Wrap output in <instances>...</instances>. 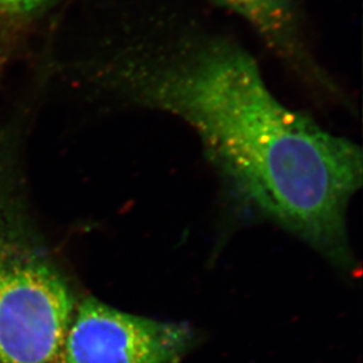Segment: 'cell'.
I'll use <instances>...</instances> for the list:
<instances>
[{"instance_id":"cell-1","label":"cell","mask_w":363,"mask_h":363,"mask_svg":"<svg viewBox=\"0 0 363 363\" xmlns=\"http://www.w3.org/2000/svg\"><path fill=\"white\" fill-rule=\"evenodd\" d=\"M100 80L126 103L191 127L243 206L340 267L353 264L347 211L362 186L360 147L284 105L235 39L193 19L147 16Z\"/></svg>"},{"instance_id":"cell-2","label":"cell","mask_w":363,"mask_h":363,"mask_svg":"<svg viewBox=\"0 0 363 363\" xmlns=\"http://www.w3.org/2000/svg\"><path fill=\"white\" fill-rule=\"evenodd\" d=\"M0 186V363H59L78 302Z\"/></svg>"},{"instance_id":"cell-3","label":"cell","mask_w":363,"mask_h":363,"mask_svg":"<svg viewBox=\"0 0 363 363\" xmlns=\"http://www.w3.org/2000/svg\"><path fill=\"white\" fill-rule=\"evenodd\" d=\"M194 340L185 323L132 315L89 296L78 302L59 363H180Z\"/></svg>"},{"instance_id":"cell-4","label":"cell","mask_w":363,"mask_h":363,"mask_svg":"<svg viewBox=\"0 0 363 363\" xmlns=\"http://www.w3.org/2000/svg\"><path fill=\"white\" fill-rule=\"evenodd\" d=\"M250 24L267 48L318 96L337 100L342 93L320 65L306 37L298 0H211Z\"/></svg>"},{"instance_id":"cell-5","label":"cell","mask_w":363,"mask_h":363,"mask_svg":"<svg viewBox=\"0 0 363 363\" xmlns=\"http://www.w3.org/2000/svg\"><path fill=\"white\" fill-rule=\"evenodd\" d=\"M45 1L46 0H0V12H28Z\"/></svg>"}]
</instances>
